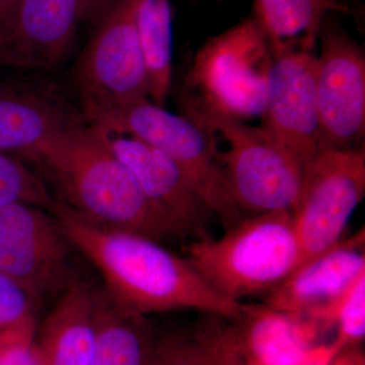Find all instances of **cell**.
<instances>
[{
  "mask_svg": "<svg viewBox=\"0 0 365 365\" xmlns=\"http://www.w3.org/2000/svg\"><path fill=\"white\" fill-rule=\"evenodd\" d=\"M83 123L57 101L33 91L0 90V151L34 158Z\"/></svg>",
  "mask_w": 365,
  "mask_h": 365,
  "instance_id": "17",
  "label": "cell"
},
{
  "mask_svg": "<svg viewBox=\"0 0 365 365\" xmlns=\"http://www.w3.org/2000/svg\"><path fill=\"white\" fill-rule=\"evenodd\" d=\"M333 365H364V357L355 350L346 353L343 351L334 360Z\"/></svg>",
  "mask_w": 365,
  "mask_h": 365,
  "instance_id": "28",
  "label": "cell"
},
{
  "mask_svg": "<svg viewBox=\"0 0 365 365\" xmlns=\"http://www.w3.org/2000/svg\"><path fill=\"white\" fill-rule=\"evenodd\" d=\"M364 248L361 228L299 265L266 294L265 304L299 317L318 336L326 332L334 326L340 300L365 274Z\"/></svg>",
  "mask_w": 365,
  "mask_h": 365,
  "instance_id": "11",
  "label": "cell"
},
{
  "mask_svg": "<svg viewBox=\"0 0 365 365\" xmlns=\"http://www.w3.org/2000/svg\"><path fill=\"white\" fill-rule=\"evenodd\" d=\"M272 52L256 18L216 36L197 55L190 83L199 97L191 115L216 113L240 120L265 111Z\"/></svg>",
  "mask_w": 365,
  "mask_h": 365,
  "instance_id": "6",
  "label": "cell"
},
{
  "mask_svg": "<svg viewBox=\"0 0 365 365\" xmlns=\"http://www.w3.org/2000/svg\"><path fill=\"white\" fill-rule=\"evenodd\" d=\"M239 365H250L248 359L245 360V361H242V364H240Z\"/></svg>",
  "mask_w": 365,
  "mask_h": 365,
  "instance_id": "31",
  "label": "cell"
},
{
  "mask_svg": "<svg viewBox=\"0 0 365 365\" xmlns=\"http://www.w3.org/2000/svg\"><path fill=\"white\" fill-rule=\"evenodd\" d=\"M83 118L102 130L133 137L163 151L176 163L225 230L245 217L230 193L213 132L202 125L173 114L150 98Z\"/></svg>",
  "mask_w": 365,
  "mask_h": 365,
  "instance_id": "4",
  "label": "cell"
},
{
  "mask_svg": "<svg viewBox=\"0 0 365 365\" xmlns=\"http://www.w3.org/2000/svg\"><path fill=\"white\" fill-rule=\"evenodd\" d=\"M13 203L31 204L53 212L56 199L21 160L0 151V208Z\"/></svg>",
  "mask_w": 365,
  "mask_h": 365,
  "instance_id": "22",
  "label": "cell"
},
{
  "mask_svg": "<svg viewBox=\"0 0 365 365\" xmlns=\"http://www.w3.org/2000/svg\"><path fill=\"white\" fill-rule=\"evenodd\" d=\"M59 218L76 252L97 268L106 294L131 313L195 309L239 321L244 302H232L212 289L186 258L143 235L103 230L78 220L56 202Z\"/></svg>",
  "mask_w": 365,
  "mask_h": 365,
  "instance_id": "1",
  "label": "cell"
},
{
  "mask_svg": "<svg viewBox=\"0 0 365 365\" xmlns=\"http://www.w3.org/2000/svg\"><path fill=\"white\" fill-rule=\"evenodd\" d=\"M335 359H329L319 360V361L314 362V364H309V365H333L334 360H335Z\"/></svg>",
  "mask_w": 365,
  "mask_h": 365,
  "instance_id": "29",
  "label": "cell"
},
{
  "mask_svg": "<svg viewBox=\"0 0 365 365\" xmlns=\"http://www.w3.org/2000/svg\"><path fill=\"white\" fill-rule=\"evenodd\" d=\"M73 252L52 211L26 203L0 208V273L21 285L39 307L76 280Z\"/></svg>",
  "mask_w": 365,
  "mask_h": 365,
  "instance_id": "7",
  "label": "cell"
},
{
  "mask_svg": "<svg viewBox=\"0 0 365 365\" xmlns=\"http://www.w3.org/2000/svg\"><path fill=\"white\" fill-rule=\"evenodd\" d=\"M235 322L250 365H309L338 356L331 346L316 344V334L299 317L267 304H244Z\"/></svg>",
  "mask_w": 365,
  "mask_h": 365,
  "instance_id": "15",
  "label": "cell"
},
{
  "mask_svg": "<svg viewBox=\"0 0 365 365\" xmlns=\"http://www.w3.org/2000/svg\"><path fill=\"white\" fill-rule=\"evenodd\" d=\"M334 325L337 327V337L330 346L337 355L364 340L365 274L355 281L340 300Z\"/></svg>",
  "mask_w": 365,
  "mask_h": 365,
  "instance_id": "23",
  "label": "cell"
},
{
  "mask_svg": "<svg viewBox=\"0 0 365 365\" xmlns=\"http://www.w3.org/2000/svg\"><path fill=\"white\" fill-rule=\"evenodd\" d=\"M96 354L93 365H150L155 332L148 318L113 302L95 288Z\"/></svg>",
  "mask_w": 365,
  "mask_h": 365,
  "instance_id": "19",
  "label": "cell"
},
{
  "mask_svg": "<svg viewBox=\"0 0 365 365\" xmlns=\"http://www.w3.org/2000/svg\"><path fill=\"white\" fill-rule=\"evenodd\" d=\"M187 260L217 294L242 302L268 294L302 261L292 211L245 216L220 237L197 239Z\"/></svg>",
  "mask_w": 365,
  "mask_h": 365,
  "instance_id": "3",
  "label": "cell"
},
{
  "mask_svg": "<svg viewBox=\"0 0 365 365\" xmlns=\"http://www.w3.org/2000/svg\"><path fill=\"white\" fill-rule=\"evenodd\" d=\"M220 132L228 150L220 153L230 193L245 216L294 211L299 202L304 165L263 126L254 127L216 113L188 117Z\"/></svg>",
  "mask_w": 365,
  "mask_h": 365,
  "instance_id": "5",
  "label": "cell"
},
{
  "mask_svg": "<svg viewBox=\"0 0 365 365\" xmlns=\"http://www.w3.org/2000/svg\"><path fill=\"white\" fill-rule=\"evenodd\" d=\"M134 19L148 79V98L163 107L173 73V13L170 0H134Z\"/></svg>",
  "mask_w": 365,
  "mask_h": 365,
  "instance_id": "21",
  "label": "cell"
},
{
  "mask_svg": "<svg viewBox=\"0 0 365 365\" xmlns=\"http://www.w3.org/2000/svg\"><path fill=\"white\" fill-rule=\"evenodd\" d=\"M347 9L344 0H255V18L272 53L313 51L327 14Z\"/></svg>",
  "mask_w": 365,
  "mask_h": 365,
  "instance_id": "20",
  "label": "cell"
},
{
  "mask_svg": "<svg viewBox=\"0 0 365 365\" xmlns=\"http://www.w3.org/2000/svg\"><path fill=\"white\" fill-rule=\"evenodd\" d=\"M95 287L76 279L58 295L34 336L40 365H93Z\"/></svg>",
  "mask_w": 365,
  "mask_h": 365,
  "instance_id": "16",
  "label": "cell"
},
{
  "mask_svg": "<svg viewBox=\"0 0 365 365\" xmlns=\"http://www.w3.org/2000/svg\"><path fill=\"white\" fill-rule=\"evenodd\" d=\"M192 328L155 332L150 365H239L247 359L232 319L204 314Z\"/></svg>",
  "mask_w": 365,
  "mask_h": 365,
  "instance_id": "18",
  "label": "cell"
},
{
  "mask_svg": "<svg viewBox=\"0 0 365 365\" xmlns=\"http://www.w3.org/2000/svg\"><path fill=\"white\" fill-rule=\"evenodd\" d=\"M316 91L322 150L364 146L365 55L361 46L327 14L319 29Z\"/></svg>",
  "mask_w": 365,
  "mask_h": 365,
  "instance_id": "10",
  "label": "cell"
},
{
  "mask_svg": "<svg viewBox=\"0 0 365 365\" xmlns=\"http://www.w3.org/2000/svg\"><path fill=\"white\" fill-rule=\"evenodd\" d=\"M39 304L21 285L0 273V336L37 328Z\"/></svg>",
  "mask_w": 365,
  "mask_h": 365,
  "instance_id": "24",
  "label": "cell"
},
{
  "mask_svg": "<svg viewBox=\"0 0 365 365\" xmlns=\"http://www.w3.org/2000/svg\"><path fill=\"white\" fill-rule=\"evenodd\" d=\"M98 24L78 66L83 116L150 98L134 0H117Z\"/></svg>",
  "mask_w": 365,
  "mask_h": 365,
  "instance_id": "9",
  "label": "cell"
},
{
  "mask_svg": "<svg viewBox=\"0 0 365 365\" xmlns=\"http://www.w3.org/2000/svg\"><path fill=\"white\" fill-rule=\"evenodd\" d=\"M19 2L20 0H0V33L9 26Z\"/></svg>",
  "mask_w": 365,
  "mask_h": 365,
  "instance_id": "27",
  "label": "cell"
},
{
  "mask_svg": "<svg viewBox=\"0 0 365 365\" xmlns=\"http://www.w3.org/2000/svg\"><path fill=\"white\" fill-rule=\"evenodd\" d=\"M33 158L44 165L56 184L57 202L83 222L162 244L187 239L144 195L97 127L86 122L76 125Z\"/></svg>",
  "mask_w": 365,
  "mask_h": 365,
  "instance_id": "2",
  "label": "cell"
},
{
  "mask_svg": "<svg viewBox=\"0 0 365 365\" xmlns=\"http://www.w3.org/2000/svg\"><path fill=\"white\" fill-rule=\"evenodd\" d=\"M316 67L312 52L272 53L262 124L306 167L322 150Z\"/></svg>",
  "mask_w": 365,
  "mask_h": 365,
  "instance_id": "12",
  "label": "cell"
},
{
  "mask_svg": "<svg viewBox=\"0 0 365 365\" xmlns=\"http://www.w3.org/2000/svg\"><path fill=\"white\" fill-rule=\"evenodd\" d=\"M117 0H83V14L81 21L98 23Z\"/></svg>",
  "mask_w": 365,
  "mask_h": 365,
  "instance_id": "26",
  "label": "cell"
},
{
  "mask_svg": "<svg viewBox=\"0 0 365 365\" xmlns=\"http://www.w3.org/2000/svg\"><path fill=\"white\" fill-rule=\"evenodd\" d=\"M83 0H20L0 37V63L47 71L71 50Z\"/></svg>",
  "mask_w": 365,
  "mask_h": 365,
  "instance_id": "14",
  "label": "cell"
},
{
  "mask_svg": "<svg viewBox=\"0 0 365 365\" xmlns=\"http://www.w3.org/2000/svg\"><path fill=\"white\" fill-rule=\"evenodd\" d=\"M7 334H9V333H7ZM6 334H4V335L0 336V347H1L2 341H4V336H6Z\"/></svg>",
  "mask_w": 365,
  "mask_h": 365,
  "instance_id": "30",
  "label": "cell"
},
{
  "mask_svg": "<svg viewBox=\"0 0 365 365\" xmlns=\"http://www.w3.org/2000/svg\"><path fill=\"white\" fill-rule=\"evenodd\" d=\"M365 195L364 146L323 148L304 169L294 213L302 261L311 260L343 239Z\"/></svg>",
  "mask_w": 365,
  "mask_h": 365,
  "instance_id": "8",
  "label": "cell"
},
{
  "mask_svg": "<svg viewBox=\"0 0 365 365\" xmlns=\"http://www.w3.org/2000/svg\"><path fill=\"white\" fill-rule=\"evenodd\" d=\"M36 329L6 334L0 347V365H40L34 343Z\"/></svg>",
  "mask_w": 365,
  "mask_h": 365,
  "instance_id": "25",
  "label": "cell"
},
{
  "mask_svg": "<svg viewBox=\"0 0 365 365\" xmlns=\"http://www.w3.org/2000/svg\"><path fill=\"white\" fill-rule=\"evenodd\" d=\"M100 131L144 195L182 234L187 237L195 235L196 240L210 237L209 227L215 216L191 188L176 163L163 151L133 137Z\"/></svg>",
  "mask_w": 365,
  "mask_h": 365,
  "instance_id": "13",
  "label": "cell"
}]
</instances>
